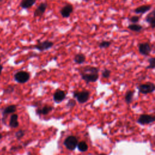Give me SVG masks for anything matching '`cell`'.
<instances>
[{
  "instance_id": "obj_1",
  "label": "cell",
  "mask_w": 155,
  "mask_h": 155,
  "mask_svg": "<svg viewBox=\"0 0 155 155\" xmlns=\"http://www.w3.org/2000/svg\"><path fill=\"white\" fill-rule=\"evenodd\" d=\"M99 68L96 67L85 66L81 67L79 70V74L82 80L87 84L95 82L99 79Z\"/></svg>"
},
{
  "instance_id": "obj_2",
  "label": "cell",
  "mask_w": 155,
  "mask_h": 155,
  "mask_svg": "<svg viewBox=\"0 0 155 155\" xmlns=\"http://www.w3.org/2000/svg\"><path fill=\"white\" fill-rule=\"evenodd\" d=\"M90 92L88 90H82L81 91H74L73 93V97L76 98L78 103L84 104L87 102L90 98Z\"/></svg>"
},
{
  "instance_id": "obj_3",
  "label": "cell",
  "mask_w": 155,
  "mask_h": 155,
  "mask_svg": "<svg viewBox=\"0 0 155 155\" xmlns=\"http://www.w3.org/2000/svg\"><path fill=\"white\" fill-rule=\"evenodd\" d=\"M78 143V138L73 135H70L67 136L63 142L64 145L65 147V148L70 151H74L77 147Z\"/></svg>"
},
{
  "instance_id": "obj_4",
  "label": "cell",
  "mask_w": 155,
  "mask_h": 155,
  "mask_svg": "<svg viewBox=\"0 0 155 155\" xmlns=\"http://www.w3.org/2000/svg\"><path fill=\"white\" fill-rule=\"evenodd\" d=\"M30 78V74L26 71H19L14 74V79L19 84H25Z\"/></svg>"
},
{
  "instance_id": "obj_5",
  "label": "cell",
  "mask_w": 155,
  "mask_h": 155,
  "mask_svg": "<svg viewBox=\"0 0 155 155\" xmlns=\"http://www.w3.org/2000/svg\"><path fill=\"white\" fill-rule=\"evenodd\" d=\"M137 90L139 93L147 94L154 92L155 90V85L151 82H147L145 84H140L137 86Z\"/></svg>"
},
{
  "instance_id": "obj_6",
  "label": "cell",
  "mask_w": 155,
  "mask_h": 155,
  "mask_svg": "<svg viewBox=\"0 0 155 155\" xmlns=\"http://www.w3.org/2000/svg\"><path fill=\"white\" fill-rule=\"evenodd\" d=\"M54 45L53 42L45 40L44 41H38V43L33 46V48L36 49L40 51H44L51 48Z\"/></svg>"
},
{
  "instance_id": "obj_7",
  "label": "cell",
  "mask_w": 155,
  "mask_h": 155,
  "mask_svg": "<svg viewBox=\"0 0 155 155\" xmlns=\"http://www.w3.org/2000/svg\"><path fill=\"white\" fill-rule=\"evenodd\" d=\"M154 120H155V117L153 116L147 114H142L139 116L136 122L137 124L140 125H145L151 124L154 122Z\"/></svg>"
},
{
  "instance_id": "obj_8",
  "label": "cell",
  "mask_w": 155,
  "mask_h": 155,
  "mask_svg": "<svg viewBox=\"0 0 155 155\" xmlns=\"http://www.w3.org/2000/svg\"><path fill=\"white\" fill-rule=\"evenodd\" d=\"M16 110H17V107L16 105H14V104L9 105L3 109L2 111V120L4 124H5L7 116L10 114H13L15 113Z\"/></svg>"
},
{
  "instance_id": "obj_9",
  "label": "cell",
  "mask_w": 155,
  "mask_h": 155,
  "mask_svg": "<svg viewBox=\"0 0 155 155\" xmlns=\"http://www.w3.org/2000/svg\"><path fill=\"white\" fill-rule=\"evenodd\" d=\"M73 5L70 3H66L63 7H61L59 12L63 18H68L70 16L71 14L73 12Z\"/></svg>"
},
{
  "instance_id": "obj_10",
  "label": "cell",
  "mask_w": 155,
  "mask_h": 155,
  "mask_svg": "<svg viewBox=\"0 0 155 155\" xmlns=\"http://www.w3.org/2000/svg\"><path fill=\"white\" fill-rule=\"evenodd\" d=\"M48 7V3L47 2H42L36 7L33 13L34 18H41L45 13Z\"/></svg>"
},
{
  "instance_id": "obj_11",
  "label": "cell",
  "mask_w": 155,
  "mask_h": 155,
  "mask_svg": "<svg viewBox=\"0 0 155 155\" xmlns=\"http://www.w3.org/2000/svg\"><path fill=\"white\" fill-rule=\"evenodd\" d=\"M139 52L143 56H148L151 51V47L148 42H142L139 44Z\"/></svg>"
},
{
  "instance_id": "obj_12",
  "label": "cell",
  "mask_w": 155,
  "mask_h": 155,
  "mask_svg": "<svg viewBox=\"0 0 155 155\" xmlns=\"http://www.w3.org/2000/svg\"><path fill=\"white\" fill-rule=\"evenodd\" d=\"M66 97V93L64 91L60 89H57L53 94V99L56 104H59L62 102Z\"/></svg>"
},
{
  "instance_id": "obj_13",
  "label": "cell",
  "mask_w": 155,
  "mask_h": 155,
  "mask_svg": "<svg viewBox=\"0 0 155 155\" xmlns=\"http://www.w3.org/2000/svg\"><path fill=\"white\" fill-rule=\"evenodd\" d=\"M53 109L54 108L52 106L48 105H45L42 107H38L36 110V114L38 116L47 115L48 113L52 111Z\"/></svg>"
},
{
  "instance_id": "obj_14",
  "label": "cell",
  "mask_w": 155,
  "mask_h": 155,
  "mask_svg": "<svg viewBox=\"0 0 155 155\" xmlns=\"http://www.w3.org/2000/svg\"><path fill=\"white\" fill-rule=\"evenodd\" d=\"M145 21L150 25L152 29L155 27V10L153 9L145 17Z\"/></svg>"
},
{
  "instance_id": "obj_15",
  "label": "cell",
  "mask_w": 155,
  "mask_h": 155,
  "mask_svg": "<svg viewBox=\"0 0 155 155\" xmlns=\"http://www.w3.org/2000/svg\"><path fill=\"white\" fill-rule=\"evenodd\" d=\"M151 8L152 5L151 4H143L134 8L133 12L136 14H145V13L149 12Z\"/></svg>"
},
{
  "instance_id": "obj_16",
  "label": "cell",
  "mask_w": 155,
  "mask_h": 155,
  "mask_svg": "<svg viewBox=\"0 0 155 155\" xmlns=\"http://www.w3.org/2000/svg\"><path fill=\"white\" fill-rule=\"evenodd\" d=\"M19 123L18 122V115L16 113H13L10 116L9 120V126L12 128H16L18 127Z\"/></svg>"
},
{
  "instance_id": "obj_17",
  "label": "cell",
  "mask_w": 155,
  "mask_h": 155,
  "mask_svg": "<svg viewBox=\"0 0 155 155\" xmlns=\"http://www.w3.org/2000/svg\"><path fill=\"white\" fill-rule=\"evenodd\" d=\"M37 1V0H21L19 6L23 9H28L31 8Z\"/></svg>"
},
{
  "instance_id": "obj_18",
  "label": "cell",
  "mask_w": 155,
  "mask_h": 155,
  "mask_svg": "<svg viewBox=\"0 0 155 155\" xmlns=\"http://www.w3.org/2000/svg\"><path fill=\"white\" fill-rule=\"evenodd\" d=\"M85 59H86L85 56L81 53H77L73 58L74 62L78 64H82L85 61Z\"/></svg>"
},
{
  "instance_id": "obj_19",
  "label": "cell",
  "mask_w": 155,
  "mask_h": 155,
  "mask_svg": "<svg viewBox=\"0 0 155 155\" xmlns=\"http://www.w3.org/2000/svg\"><path fill=\"white\" fill-rule=\"evenodd\" d=\"M134 92L133 90H128L125 94V97H124V99H125V102L127 104H130L133 100V97H134Z\"/></svg>"
},
{
  "instance_id": "obj_20",
  "label": "cell",
  "mask_w": 155,
  "mask_h": 155,
  "mask_svg": "<svg viewBox=\"0 0 155 155\" xmlns=\"http://www.w3.org/2000/svg\"><path fill=\"white\" fill-rule=\"evenodd\" d=\"M127 28L131 31H133L134 32H140L143 29L142 25L138 24L137 23H132L131 24H129Z\"/></svg>"
},
{
  "instance_id": "obj_21",
  "label": "cell",
  "mask_w": 155,
  "mask_h": 155,
  "mask_svg": "<svg viewBox=\"0 0 155 155\" xmlns=\"http://www.w3.org/2000/svg\"><path fill=\"white\" fill-rule=\"evenodd\" d=\"M77 147L78 150L81 152H86L88 149V146L85 141H81L78 143Z\"/></svg>"
},
{
  "instance_id": "obj_22",
  "label": "cell",
  "mask_w": 155,
  "mask_h": 155,
  "mask_svg": "<svg viewBox=\"0 0 155 155\" xmlns=\"http://www.w3.org/2000/svg\"><path fill=\"white\" fill-rule=\"evenodd\" d=\"M15 91V87L13 85H8L3 90V94H10L13 93Z\"/></svg>"
},
{
  "instance_id": "obj_23",
  "label": "cell",
  "mask_w": 155,
  "mask_h": 155,
  "mask_svg": "<svg viewBox=\"0 0 155 155\" xmlns=\"http://www.w3.org/2000/svg\"><path fill=\"white\" fill-rule=\"evenodd\" d=\"M111 44V42L109 41H102L99 44V47L100 48H108Z\"/></svg>"
},
{
  "instance_id": "obj_24",
  "label": "cell",
  "mask_w": 155,
  "mask_h": 155,
  "mask_svg": "<svg viewBox=\"0 0 155 155\" xmlns=\"http://www.w3.org/2000/svg\"><path fill=\"white\" fill-rule=\"evenodd\" d=\"M149 65L147 67V69H154L155 67V58L154 57L150 58L148 60Z\"/></svg>"
},
{
  "instance_id": "obj_25",
  "label": "cell",
  "mask_w": 155,
  "mask_h": 155,
  "mask_svg": "<svg viewBox=\"0 0 155 155\" xmlns=\"http://www.w3.org/2000/svg\"><path fill=\"white\" fill-rule=\"evenodd\" d=\"M25 131L23 130H19L18 131H16L15 134V137L17 139V140L21 139L25 135Z\"/></svg>"
},
{
  "instance_id": "obj_26",
  "label": "cell",
  "mask_w": 155,
  "mask_h": 155,
  "mask_svg": "<svg viewBox=\"0 0 155 155\" xmlns=\"http://www.w3.org/2000/svg\"><path fill=\"white\" fill-rule=\"evenodd\" d=\"M111 70L107 68H105L102 71V76L104 78H109L111 74Z\"/></svg>"
},
{
  "instance_id": "obj_27",
  "label": "cell",
  "mask_w": 155,
  "mask_h": 155,
  "mask_svg": "<svg viewBox=\"0 0 155 155\" xmlns=\"http://www.w3.org/2000/svg\"><path fill=\"white\" fill-rule=\"evenodd\" d=\"M76 105V102L74 99H70L68 101L67 103L66 104V107L69 108H73L75 105Z\"/></svg>"
},
{
  "instance_id": "obj_28",
  "label": "cell",
  "mask_w": 155,
  "mask_h": 155,
  "mask_svg": "<svg viewBox=\"0 0 155 155\" xmlns=\"http://www.w3.org/2000/svg\"><path fill=\"white\" fill-rule=\"evenodd\" d=\"M128 20L131 23H137L140 20V16H137V15H134V16H132L130 18H129Z\"/></svg>"
},
{
  "instance_id": "obj_29",
  "label": "cell",
  "mask_w": 155,
  "mask_h": 155,
  "mask_svg": "<svg viewBox=\"0 0 155 155\" xmlns=\"http://www.w3.org/2000/svg\"><path fill=\"white\" fill-rule=\"evenodd\" d=\"M22 148V147L21 145H18V146H13L11 147L10 148V151H18L19 150H21Z\"/></svg>"
},
{
  "instance_id": "obj_30",
  "label": "cell",
  "mask_w": 155,
  "mask_h": 155,
  "mask_svg": "<svg viewBox=\"0 0 155 155\" xmlns=\"http://www.w3.org/2000/svg\"><path fill=\"white\" fill-rule=\"evenodd\" d=\"M2 70H3V65H2V64H0V75L1 74V73H2Z\"/></svg>"
},
{
  "instance_id": "obj_31",
  "label": "cell",
  "mask_w": 155,
  "mask_h": 155,
  "mask_svg": "<svg viewBox=\"0 0 155 155\" xmlns=\"http://www.w3.org/2000/svg\"><path fill=\"white\" fill-rule=\"evenodd\" d=\"M2 137H3V135L1 133H0V140L2 138Z\"/></svg>"
},
{
  "instance_id": "obj_32",
  "label": "cell",
  "mask_w": 155,
  "mask_h": 155,
  "mask_svg": "<svg viewBox=\"0 0 155 155\" xmlns=\"http://www.w3.org/2000/svg\"><path fill=\"white\" fill-rule=\"evenodd\" d=\"M86 2H88V1H91V0H85Z\"/></svg>"
},
{
  "instance_id": "obj_33",
  "label": "cell",
  "mask_w": 155,
  "mask_h": 155,
  "mask_svg": "<svg viewBox=\"0 0 155 155\" xmlns=\"http://www.w3.org/2000/svg\"><path fill=\"white\" fill-rule=\"evenodd\" d=\"M3 1V0H0V3L1 2H2Z\"/></svg>"
},
{
  "instance_id": "obj_34",
  "label": "cell",
  "mask_w": 155,
  "mask_h": 155,
  "mask_svg": "<svg viewBox=\"0 0 155 155\" xmlns=\"http://www.w3.org/2000/svg\"><path fill=\"white\" fill-rule=\"evenodd\" d=\"M1 57H0V63H1Z\"/></svg>"
},
{
  "instance_id": "obj_35",
  "label": "cell",
  "mask_w": 155,
  "mask_h": 155,
  "mask_svg": "<svg viewBox=\"0 0 155 155\" xmlns=\"http://www.w3.org/2000/svg\"><path fill=\"white\" fill-rule=\"evenodd\" d=\"M0 124H1V119H0Z\"/></svg>"
}]
</instances>
